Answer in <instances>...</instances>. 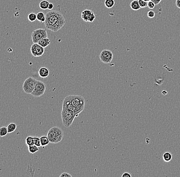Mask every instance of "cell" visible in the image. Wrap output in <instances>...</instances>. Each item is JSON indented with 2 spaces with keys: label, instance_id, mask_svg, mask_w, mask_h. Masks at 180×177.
<instances>
[{
  "label": "cell",
  "instance_id": "obj_17",
  "mask_svg": "<svg viewBox=\"0 0 180 177\" xmlns=\"http://www.w3.org/2000/svg\"><path fill=\"white\" fill-rule=\"evenodd\" d=\"M28 151L31 154H35L36 152L39 151V149L38 146H36L35 144H33L31 146H28Z\"/></svg>",
  "mask_w": 180,
  "mask_h": 177
},
{
  "label": "cell",
  "instance_id": "obj_20",
  "mask_svg": "<svg viewBox=\"0 0 180 177\" xmlns=\"http://www.w3.org/2000/svg\"><path fill=\"white\" fill-rule=\"evenodd\" d=\"M105 7L107 8H111L114 6L115 1L114 0H105Z\"/></svg>",
  "mask_w": 180,
  "mask_h": 177
},
{
  "label": "cell",
  "instance_id": "obj_24",
  "mask_svg": "<svg viewBox=\"0 0 180 177\" xmlns=\"http://www.w3.org/2000/svg\"><path fill=\"white\" fill-rule=\"evenodd\" d=\"M33 140L34 144L38 146V147H40L42 146L40 138H38V137H33Z\"/></svg>",
  "mask_w": 180,
  "mask_h": 177
},
{
  "label": "cell",
  "instance_id": "obj_25",
  "mask_svg": "<svg viewBox=\"0 0 180 177\" xmlns=\"http://www.w3.org/2000/svg\"><path fill=\"white\" fill-rule=\"evenodd\" d=\"M138 1L141 8H145L147 7V2L145 1L144 0H138Z\"/></svg>",
  "mask_w": 180,
  "mask_h": 177
},
{
  "label": "cell",
  "instance_id": "obj_29",
  "mask_svg": "<svg viewBox=\"0 0 180 177\" xmlns=\"http://www.w3.org/2000/svg\"><path fill=\"white\" fill-rule=\"evenodd\" d=\"M132 176L130 173H124L123 175H122V177H132Z\"/></svg>",
  "mask_w": 180,
  "mask_h": 177
},
{
  "label": "cell",
  "instance_id": "obj_13",
  "mask_svg": "<svg viewBox=\"0 0 180 177\" xmlns=\"http://www.w3.org/2000/svg\"><path fill=\"white\" fill-rule=\"evenodd\" d=\"M130 7L133 10H138L141 8L138 0H134L130 4Z\"/></svg>",
  "mask_w": 180,
  "mask_h": 177
},
{
  "label": "cell",
  "instance_id": "obj_32",
  "mask_svg": "<svg viewBox=\"0 0 180 177\" xmlns=\"http://www.w3.org/2000/svg\"><path fill=\"white\" fill-rule=\"evenodd\" d=\"M176 6L180 9V0H176Z\"/></svg>",
  "mask_w": 180,
  "mask_h": 177
},
{
  "label": "cell",
  "instance_id": "obj_5",
  "mask_svg": "<svg viewBox=\"0 0 180 177\" xmlns=\"http://www.w3.org/2000/svg\"><path fill=\"white\" fill-rule=\"evenodd\" d=\"M38 80L32 77H28L24 82L23 89L26 94H31L38 83Z\"/></svg>",
  "mask_w": 180,
  "mask_h": 177
},
{
  "label": "cell",
  "instance_id": "obj_21",
  "mask_svg": "<svg viewBox=\"0 0 180 177\" xmlns=\"http://www.w3.org/2000/svg\"><path fill=\"white\" fill-rule=\"evenodd\" d=\"M8 133V129L6 127H2L0 128V136L1 137H4Z\"/></svg>",
  "mask_w": 180,
  "mask_h": 177
},
{
  "label": "cell",
  "instance_id": "obj_27",
  "mask_svg": "<svg viewBox=\"0 0 180 177\" xmlns=\"http://www.w3.org/2000/svg\"><path fill=\"white\" fill-rule=\"evenodd\" d=\"M155 6H156V5L155 4V3L153 2V1H149L148 2V4H147V7H149V8L151 9H152L154 8V7H155Z\"/></svg>",
  "mask_w": 180,
  "mask_h": 177
},
{
  "label": "cell",
  "instance_id": "obj_33",
  "mask_svg": "<svg viewBox=\"0 0 180 177\" xmlns=\"http://www.w3.org/2000/svg\"><path fill=\"white\" fill-rule=\"evenodd\" d=\"M162 94H163L164 96H165L167 94V92L166 90H163L162 92Z\"/></svg>",
  "mask_w": 180,
  "mask_h": 177
},
{
  "label": "cell",
  "instance_id": "obj_14",
  "mask_svg": "<svg viewBox=\"0 0 180 177\" xmlns=\"http://www.w3.org/2000/svg\"><path fill=\"white\" fill-rule=\"evenodd\" d=\"M40 140L42 146H43V148L46 146H48L49 143H50L47 136H42L40 137Z\"/></svg>",
  "mask_w": 180,
  "mask_h": 177
},
{
  "label": "cell",
  "instance_id": "obj_34",
  "mask_svg": "<svg viewBox=\"0 0 180 177\" xmlns=\"http://www.w3.org/2000/svg\"><path fill=\"white\" fill-rule=\"evenodd\" d=\"M145 1H146V2H149V1H151V0H144Z\"/></svg>",
  "mask_w": 180,
  "mask_h": 177
},
{
  "label": "cell",
  "instance_id": "obj_10",
  "mask_svg": "<svg viewBox=\"0 0 180 177\" xmlns=\"http://www.w3.org/2000/svg\"><path fill=\"white\" fill-rule=\"evenodd\" d=\"M82 18L84 22L92 23L96 18L94 12L91 10L86 9L83 11L81 15Z\"/></svg>",
  "mask_w": 180,
  "mask_h": 177
},
{
  "label": "cell",
  "instance_id": "obj_8",
  "mask_svg": "<svg viewBox=\"0 0 180 177\" xmlns=\"http://www.w3.org/2000/svg\"><path fill=\"white\" fill-rule=\"evenodd\" d=\"M99 58L101 61L105 64H109L113 59V54L111 50H103L101 52Z\"/></svg>",
  "mask_w": 180,
  "mask_h": 177
},
{
  "label": "cell",
  "instance_id": "obj_23",
  "mask_svg": "<svg viewBox=\"0 0 180 177\" xmlns=\"http://www.w3.org/2000/svg\"><path fill=\"white\" fill-rule=\"evenodd\" d=\"M28 19L30 22H33L37 19V15L35 13H31L28 15Z\"/></svg>",
  "mask_w": 180,
  "mask_h": 177
},
{
  "label": "cell",
  "instance_id": "obj_6",
  "mask_svg": "<svg viewBox=\"0 0 180 177\" xmlns=\"http://www.w3.org/2000/svg\"><path fill=\"white\" fill-rule=\"evenodd\" d=\"M46 37H48V33L45 29L35 30L31 34L32 40L33 43H38L42 38Z\"/></svg>",
  "mask_w": 180,
  "mask_h": 177
},
{
  "label": "cell",
  "instance_id": "obj_30",
  "mask_svg": "<svg viewBox=\"0 0 180 177\" xmlns=\"http://www.w3.org/2000/svg\"><path fill=\"white\" fill-rule=\"evenodd\" d=\"M161 1L162 0H151V1H153L156 5L159 4L161 2Z\"/></svg>",
  "mask_w": 180,
  "mask_h": 177
},
{
  "label": "cell",
  "instance_id": "obj_19",
  "mask_svg": "<svg viewBox=\"0 0 180 177\" xmlns=\"http://www.w3.org/2000/svg\"><path fill=\"white\" fill-rule=\"evenodd\" d=\"M37 19L40 23H43L46 20V15L42 12H40L37 14Z\"/></svg>",
  "mask_w": 180,
  "mask_h": 177
},
{
  "label": "cell",
  "instance_id": "obj_4",
  "mask_svg": "<svg viewBox=\"0 0 180 177\" xmlns=\"http://www.w3.org/2000/svg\"><path fill=\"white\" fill-rule=\"evenodd\" d=\"M68 96L72 104L75 108L78 113L80 115V113L84 110L85 107L86 101L84 98L82 96L77 95H70Z\"/></svg>",
  "mask_w": 180,
  "mask_h": 177
},
{
  "label": "cell",
  "instance_id": "obj_18",
  "mask_svg": "<svg viewBox=\"0 0 180 177\" xmlns=\"http://www.w3.org/2000/svg\"><path fill=\"white\" fill-rule=\"evenodd\" d=\"M17 125L15 123H10L9 125L7 126L8 129V133H11L15 131V130L17 129Z\"/></svg>",
  "mask_w": 180,
  "mask_h": 177
},
{
  "label": "cell",
  "instance_id": "obj_9",
  "mask_svg": "<svg viewBox=\"0 0 180 177\" xmlns=\"http://www.w3.org/2000/svg\"><path fill=\"white\" fill-rule=\"evenodd\" d=\"M31 53L34 57L42 56L45 52L44 47L38 43H33L31 47Z\"/></svg>",
  "mask_w": 180,
  "mask_h": 177
},
{
  "label": "cell",
  "instance_id": "obj_15",
  "mask_svg": "<svg viewBox=\"0 0 180 177\" xmlns=\"http://www.w3.org/2000/svg\"><path fill=\"white\" fill-rule=\"evenodd\" d=\"M172 157H173L172 155L170 153L166 152L164 153L163 155V160L165 162H170V161L172 160Z\"/></svg>",
  "mask_w": 180,
  "mask_h": 177
},
{
  "label": "cell",
  "instance_id": "obj_28",
  "mask_svg": "<svg viewBox=\"0 0 180 177\" xmlns=\"http://www.w3.org/2000/svg\"><path fill=\"white\" fill-rule=\"evenodd\" d=\"M59 177H72V176L71 175H70V174H69V173H66V172H65V173H62V174H61V175H60V176H59Z\"/></svg>",
  "mask_w": 180,
  "mask_h": 177
},
{
  "label": "cell",
  "instance_id": "obj_2",
  "mask_svg": "<svg viewBox=\"0 0 180 177\" xmlns=\"http://www.w3.org/2000/svg\"><path fill=\"white\" fill-rule=\"evenodd\" d=\"M61 117L63 124L65 127H70L73 123L75 117H77V115L73 111L70 110L66 107L63 106L61 111Z\"/></svg>",
  "mask_w": 180,
  "mask_h": 177
},
{
  "label": "cell",
  "instance_id": "obj_11",
  "mask_svg": "<svg viewBox=\"0 0 180 177\" xmlns=\"http://www.w3.org/2000/svg\"><path fill=\"white\" fill-rule=\"evenodd\" d=\"M38 75L40 78H46L48 77L50 75V71L46 67H43L39 69Z\"/></svg>",
  "mask_w": 180,
  "mask_h": 177
},
{
  "label": "cell",
  "instance_id": "obj_31",
  "mask_svg": "<svg viewBox=\"0 0 180 177\" xmlns=\"http://www.w3.org/2000/svg\"><path fill=\"white\" fill-rule=\"evenodd\" d=\"M53 7H54V4L53 3H49L48 8L49 10H52L53 9Z\"/></svg>",
  "mask_w": 180,
  "mask_h": 177
},
{
  "label": "cell",
  "instance_id": "obj_1",
  "mask_svg": "<svg viewBox=\"0 0 180 177\" xmlns=\"http://www.w3.org/2000/svg\"><path fill=\"white\" fill-rule=\"evenodd\" d=\"M65 24V17L58 11H49L46 13L45 25L47 29L56 32L61 29Z\"/></svg>",
  "mask_w": 180,
  "mask_h": 177
},
{
  "label": "cell",
  "instance_id": "obj_26",
  "mask_svg": "<svg viewBox=\"0 0 180 177\" xmlns=\"http://www.w3.org/2000/svg\"><path fill=\"white\" fill-rule=\"evenodd\" d=\"M147 17H149V18H154L155 17V13L153 11L150 10L149 11L147 12Z\"/></svg>",
  "mask_w": 180,
  "mask_h": 177
},
{
  "label": "cell",
  "instance_id": "obj_22",
  "mask_svg": "<svg viewBox=\"0 0 180 177\" xmlns=\"http://www.w3.org/2000/svg\"><path fill=\"white\" fill-rule=\"evenodd\" d=\"M25 143L27 146H31L34 144L33 137L29 136L26 138Z\"/></svg>",
  "mask_w": 180,
  "mask_h": 177
},
{
  "label": "cell",
  "instance_id": "obj_3",
  "mask_svg": "<svg viewBox=\"0 0 180 177\" xmlns=\"http://www.w3.org/2000/svg\"><path fill=\"white\" fill-rule=\"evenodd\" d=\"M47 136L48 137L50 143L57 144L63 140V132L60 128L53 127L49 130Z\"/></svg>",
  "mask_w": 180,
  "mask_h": 177
},
{
  "label": "cell",
  "instance_id": "obj_12",
  "mask_svg": "<svg viewBox=\"0 0 180 177\" xmlns=\"http://www.w3.org/2000/svg\"><path fill=\"white\" fill-rule=\"evenodd\" d=\"M50 40L48 38L46 37L42 38L40 40H39V42H38V43L42 47L45 48L47 47V46H48L50 44Z\"/></svg>",
  "mask_w": 180,
  "mask_h": 177
},
{
  "label": "cell",
  "instance_id": "obj_16",
  "mask_svg": "<svg viewBox=\"0 0 180 177\" xmlns=\"http://www.w3.org/2000/svg\"><path fill=\"white\" fill-rule=\"evenodd\" d=\"M49 2L47 0H43L40 3V8L42 10H46L48 8Z\"/></svg>",
  "mask_w": 180,
  "mask_h": 177
},
{
  "label": "cell",
  "instance_id": "obj_7",
  "mask_svg": "<svg viewBox=\"0 0 180 177\" xmlns=\"http://www.w3.org/2000/svg\"><path fill=\"white\" fill-rule=\"evenodd\" d=\"M46 84L43 82L38 80V83L31 94L35 97H40L43 96L46 90Z\"/></svg>",
  "mask_w": 180,
  "mask_h": 177
}]
</instances>
